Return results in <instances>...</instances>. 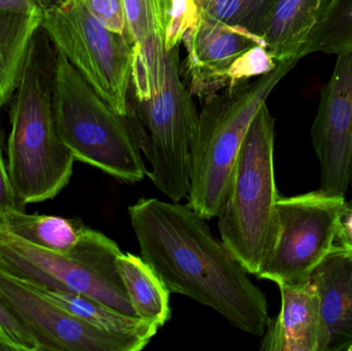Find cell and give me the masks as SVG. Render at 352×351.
Returning a JSON list of instances; mask_svg holds the SVG:
<instances>
[{"label":"cell","instance_id":"6da1fadb","mask_svg":"<svg viewBox=\"0 0 352 351\" xmlns=\"http://www.w3.org/2000/svg\"><path fill=\"white\" fill-rule=\"evenodd\" d=\"M142 258L170 294L210 307L233 327L263 336L266 296L190 204L142 198L128 207Z\"/></svg>","mask_w":352,"mask_h":351},{"label":"cell","instance_id":"7a4b0ae2","mask_svg":"<svg viewBox=\"0 0 352 351\" xmlns=\"http://www.w3.org/2000/svg\"><path fill=\"white\" fill-rule=\"evenodd\" d=\"M178 49H167L162 33L133 45L126 115L152 165L148 177L173 202L190 192V150L199 117L182 78Z\"/></svg>","mask_w":352,"mask_h":351},{"label":"cell","instance_id":"3957f363","mask_svg":"<svg viewBox=\"0 0 352 351\" xmlns=\"http://www.w3.org/2000/svg\"><path fill=\"white\" fill-rule=\"evenodd\" d=\"M57 51L41 27L12 95L8 171L21 205L53 199L68 185L74 155L58 133L53 90Z\"/></svg>","mask_w":352,"mask_h":351},{"label":"cell","instance_id":"277c9868","mask_svg":"<svg viewBox=\"0 0 352 351\" xmlns=\"http://www.w3.org/2000/svg\"><path fill=\"white\" fill-rule=\"evenodd\" d=\"M297 60L278 62L268 73L237 82L202 101L190 150L188 204L206 220L217 218L227 198L238 155L250 124Z\"/></svg>","mask_w":352,"mask_h":351},{"label":"cell","instance_id":"5b68a950","mask_svg":"<svg viewBox=\"0 0 352 351\" xmlns=\"http://www.w3.org/2000/svg\"><path fill=\"white\" fill-rule=\"evenodd\" d=\"M274 138V117L265 103L248 128L217 216L221 240L254 275L270 257L278 237Z\"/></svg>","mask_w":352,"mask_h":351},{"label":"cell","instance_id":"8992f818","mask_svg":"<svg viewBox=\"0 0 352 351\" xmlns=\"http://www.w3.org/2000/svg\"><path fill=\"white\" fill-rule=\"evenodd\" d=\"M53 107L58 133L76 161L124 183L146 179L148 171L126 117L118 113L58 51Z\"/></svg>","mask_w":352,"mask_h":351},{"label":"cell","instance_id":"52a82bcc","mask_svg":"<svg viewBox=\"0 0 352 351\" xmlns=\"http://www.w3.org/2000/svg\"><path fill=\"white\" fill-rule=\"evenodd\" d=\"M121 253L113 239L88 227H82L78 245L67 255L35 247L0 230V269L34 286L84 295L138 317L118 268Z\"/></svg>","mask_w":352,"mask_h":351},{"label":"cell","instance_id":"ba28073f","mask_svg":"<svg viewBox=\"0 0 352 351\" xmlns=\"http://www.w3.org/2000/svg\"><path fill=\"white\" fill-rule=\"evenodd\" d=\"M41 27L55 49L118 113L126 117L133 60L129 37L103 26L80 0L50 2Z\"/></svg>","mask_w":352,"mask_h":351},{"label":"cell","instance_id":"9c48e42d","mask_svg":"<svg viewBox=\"0 0 352 351\" xmlns=\"http://www.w3.org/2000/svg\"><path fill=\"white\" fill-rule=\"evenodd\" d=\"M346 204L343 196L320 189L279 197L276 245L256 278L278 286H308L314 270L336 245Z\"/></svg>","mask_w":352,"mask_h":351},{"label":"cell","instance_id":"30bf717a","mask_svg":"<svg viewBox=\"0 0 352 351\" xmlns=\"http://www.w3.org/2000/svg\"><path fill=\"white\" fill-rule=\"evenodd\" d=\"M0 297L41 351H140L150 340L109 333L72 315L34 286L0 269Z\"/></svg>","mask_w":352,"mask_h":351},{"label":"cell","instance_id":"8fae6325","mask_svg":"<svg viewBox=\"0 0 352 351\" xmlns=\"http://www.w3.org/2000/svg\"><path fill=\"white\" fill-rule=\"evenodd\" d=\"M311 137L320 166V190L345 197L352 179V52L338 55L322 89Z\"/></svg>","mask_w":352,"mask_h":351},{"label":"cell","instance_id":"7c38bea8","mask_svg":"<svg viewBox=\"0 0 352 351\" xmlns=\"http://www.w3.org/2000/svg\"><path fill=\"white\" fill-rule=\"evenodd\" d=\"M190 90L201 101L230 86L232 70L256 45L260 37L245 29L229 26L199 14L196 24L184 34Z\"/></svg>","mask_w":352,"mask_h":351},{"label":"cell","instance_id":"4fadbf2b","mask_svg":"<svg viewBox=\"0 0 352 351\" xmlns=\"http://www.w3.org/2000/svg\"><path fill=\"white\" fill-rule=\"evenodd\" d=\"M310 284L320 301L318 351H352V249L336 241Z\"/></svg>","mask_w":352,"mask_h":351},{"label":"cell","instance_id":"5bb4252c","mask_svg":"<svg viewBox=\"0 0 352 351\" xmlns=\"http://www.w3.org/2000/svg\"><path fill=\"white\" fill-rule=\"evenodd\" d=\"M332 0H273L260 37L275 61H299Z\"/></svg>","mask_w":352,"mask_h":351},{"label":"cell","instance_id":"9a60e30c","mask_svg":"<svg viewBox=\"0 0 352 351\" xmlns=\"http://www.w3.org/2000/svg\"><path fill=\"white\" fill-rule=\"evenodd\" d=\"M281 308L264 333V351H318L320 313L318 296L311 284L304 288L279 286Z\"/></svg>","mask_w":352,"mask_h":351},{"label":"cell","instance_id":"2e32d148","mask_svg":"<svg viewBox=\"0 0 352 351\" xmlns=\"http://www.w3.org/2000/svg\"><path fill=\"white\" fill-rule=\"evenodd\" d=\"M118 268L136 315L159 329L170 321V293L154 269L142 257L123 251Z\"/></svg>","mask_w":352,"mask_h":351},{"label":"cell","instance_id":"e0dca14e","mask_svg":"<svg viewBox=\"0 0 352 351\" xmlns=\"http://www.w3.org/2000/svg\"><path fill=\"white\" fill-rule=\"evenodd\" d=\"M41 16L32 12L0 10V111L18 87Z\"/></svg>","mask_w":352,"mask_h":351},{"label":"cell","instance_id":"ac0fdd59","mask_svg":"<svg viewBox=\"0 0 352 351\" xmlns=\"http://www.w3.org/2000/svg\"><path fill=\"white\" fill-rule=\"evenodd\" d=\"M34 286L39 292L74 317L102 331L138 336L150 341L158 332L159 328L154 324L148 323L140 317L123 315L96 299L66 291L49 290L38 286Z\"/></svg>","mask_w":352,"mask_h":351},{"label":"cell","instance_id":"d6986e66","mask_svg":"<svg viewBox=\"0 0 352 351\" xmlns=\"http://www.w3.org/2000/svg\"><path fill=\"white\" fill-rule=\"evenodd\" d=\"M82 227L58 216L27 214L24 210L0 218V230L35 247L67 255L78 245Z\"/></svg>","mask_w":352,"mask_h":351},{"label":"cell","instance_id":"ffe728a7","mask_svg":"<svg viewBox=\"0 0 352 351\" xmlns=\"http://www.w3.org/2000/svg\"><path fill=\"white\" fill-rule=\"evenodd\" d=\"M352 52V0H332L330 8L306 45L314 53L340 55Z\"/></svg>","mask_w":352,"mask_h":351},{"label":"cell","instance_id":"44dd1931","mask_svg":"<svg viewBox=\"0 0 352 351\" xmlns=\"http://www.w3.org/2000/svg\"><path fill=\"white\" fill-rule=\"evenodd\" d=\"M272 2L273 0H195L200 16L245 29L258 37Z\"/></svg>","mask_w":352,"mask_h":351},{"label":"cell","instance_id":"7402d4cb","mask_svg":"<svg viewBox=\"0 0 352 351\" xmlns=\"http://www.w3.org/2000/svg\"><path fill=\"white\" fill-rule=\"evenodd\" d=\"M132 45L152 35L167 34L173 0H123Z\"/></svg>","mask_w":352,"mask_h":351},{"label":"cell","instance_id":"603a6c76","mask_svg":"<svg viewBox=\"0 0 352 351\" xmlns=\"http://www.w3.org/2000/svg\"><path fill=\"white\" fill-rule=\"evenodd\" d=\"M0 351H41L34 336L0 297Z\"/></svg>","mask_w":352,"mask_h":351},{"label":"cell","instance_id":"cb8c5ba5","mask_svg":"<svg viewBox=\"0 0 352 351\" xmlns=\"http://www.w3.org/2000/svg\"><path fill=\"white\" fill-rule=\"evenodd\" d=\"M80 1L103 26L118 34L128 36L127 20H126L123 0H80Z\"/></svg>","mask_w":352,"mask_h":351},{"label":"cell","instance_id":"d4e9b609","mask_svg":"<svg viewBox=\"0 0 352 351\" xmlns=\"http://www.w3.org/2000/svg\"><path fill=\"white\" fill-rule=\"evenodd\" d=\"M19 210H24V206L16 199L8 177V165L0 148V218Z\"/></svg>","mask_w":352,"mask_h":351},{"label":"cell","instance_id":"484cf974","mask_svg":"<svg viewBox=\"0 0 352 351\" xmlns=\"http://www.w3.org/2000/svg\"><path fill=\"white\" fill-rule=\"evenodd\" d=\"M49 3L47 0H0V10L43 14Z\"/></svg>","mask_w":352,"mask_h":351},{"label":"cell","instance_id":"4316f807","mask_svg":"<svg viewBox=\"0 0 352 351\" xmlns=\"http://www.w3.org/2000/svg\"><path fill=\"white\" fill-rule=\"evenodd\" d=\"M337 242L342 243L352 249V225L346 224L341 220Z\"/></svg>","mask_w":352,"mask_h":351},{"label":"cell","instance_id":"83f0119b","mask_svg":"<svg viewBox=\"0 0 352 351\" xmlns=\"http://www.w3.org/2000/svg\"><path fill=\"white\" fill-rule=\"evenodd\" d=\"M351 187H352V179H351Z\"/></svg>","mask_w":352,"mask_h":351}]
</instances>
